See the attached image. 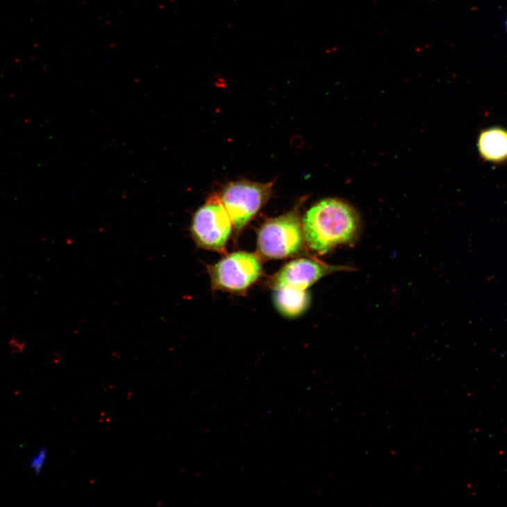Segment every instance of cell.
Wrapping results in <instances>:
<instances>
[{
    "mask_svg": "<svg viewBox=\"0 0 507 507\" xmlns=\"http://www.w3.org/2000/svg\"><path fill=\"white\" fill-rule=\"evenodd\" d=\"M274 183L247 181L232 182L222 190L220 199L237 231L243 229L266 204Z\"/></svg>",
    "mask_w": 507,
    "mask_h": 507,
    "instance_id": "3957f363",
    "label": "cell"
},
{
    "mask_svg": "<svg viewBox=\"0 0 507 507\" xmlns=\"http://www.w3.org/2000/svg\"><path fill=\"white\" fill-rule=\"evenodd\" d=\"M273 299L277 310L288 318H294L306 312L310 304L307 290L290 287L274 288Z\"/></svg>",
    "mask_w": 507,
    "mask_h": 507,
    "instance_id": "ba28073f",
    "label": "cell"
},
{
    "mask_svg": "<svg viewBox=\"0 0 507 507\" xmlns=\"http://www.w3.org/2000/svg\"><path fill=\"white\" fill-rule=\"evenodd\" d=\"M213 287L231 292H242L263 274L259 258L251 253L237 251L209 268Z\"/></svg>",
    "mask_w": 507,
    "mask_h": 507,
    "instance_id": "5b68a950",
    "label": "cell"
},
{
    "mask_svg": "<svg viewBox=\"0 0 507 507\" xmlns=\"http://www.w3.org/2000/svg\"><path fill=\"white\" fill-rule=\"evenodd\" d=\"M304 240L302 226L297 210L267 222L260 228L258 247L268 260H281L299 252Z\"/></svg>",
    "mask_w": 507,
    "mask_h": 507,
    "instance_id": "7a4b0ae2",
    "label": "cell"
},
{
    "mask_svg": "<svg viewBox=\"0 0 507 507\" xmlns=\"http://www.w3.org/2000/svg\"><path fill=\"white\" fill-rule=\"evenodd\" d=\"M47 451L46 448L41 449L35 455L31 462L30 467L36 475H40L47 460Z\"/></svg>",
    "mask_w": 507,
    "mask_h": 507,
    "instance_id": "9c48e42d",
    "label": "cell"
},
{
    "mask_svg": "<svg viewBox=\"0 0 507 507\" xmlns=\"http://www.w3.org/2000/svg\"><path fill=\"white\" fill-rule=\"evenodd\" d=\"M304 242L308 247L324 255L338 246L357 238L360 222L351 206L338 199H324L313 206L302 222Z\"/></svg>",
    "mask_w": 507,
    "mask_h": 507,
    "instance_id": "6da1fadb",
    "label": "cell"
},
{
    "mask_svg": "<svg viewBox=\"0 0 507 507\" xmlns=\"http://www.w3.org/2000/svg\"><path fill=\"white\" fill-rule=\"evenodd\" d=\"M480 157L492 164L507 161V130L501 127H491L480 132L478 138Z\"/></svg>",
    "mask_w": 507,
    "mask_h": 507,
    "instance_id": "52a82bcc",
    "label": "cell"
},
{
    "mask_svg": "<svg viewBox=\"0 0 507 507\" xmlns=\"http://www.w3.org/2000/svg\"><path fill=\"white\" fill-rule=\"evenodd\" d=\"M505 25H506V30H507V19H506V24H505Z\"/></svg>",
    "mask_w": 507,
    "mask_h": 507,
    "instance_id": "30bf717a",
    "label": "cell"
},
{
    "mask_svg": "<svg viewBox=\"0 0 507 507\" xmlns=\"http://www.w3.org/2000/svg\"><path fill=\"white\" fill-rule=\"evenodd\" d=\"M343 270L349 269L313 259L301 258L284 266L274 277L272 285L274 288L290 287L307 290L323 277Z\"/></svg>",
    "mask_w": 507,
    "mask_h": 507,
    "instance_id": "8992f818",
    "label": "cell"
},
{
    "mask_svg": "<svg viewBox=\"0 0 507 507\" xmlns=\"http://www.w3.org/2000/svg\"><path fill=\"white\" fill-rule=\"evenodd\" d=\"M233 228L220 197L215 195L194 214L190 231L199 247L224 252Z\"/></svg>",
    "mask_w": 507,
    "mask_h": 507,
    "instance_id": "277c9868",
    "label": "cell"
}]
</instances>
